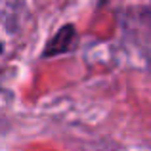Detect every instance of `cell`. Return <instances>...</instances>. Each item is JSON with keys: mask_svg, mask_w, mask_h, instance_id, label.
Returning <instances> with one entry per match:
<instances>
[{"mask_svg": "<svg viewBox=\"0 0 151 151\" xmlns=\"http://www.w3.org/2000/svg\"><path fill=\"white\" fill-rule=\"evenodd\" d=\"M75 40V29L71 25H65L54 38L50 40L48 48H46L44 55H54V54H61V52H67L73 46Z\"/></svg>", "mask_w": 151, "mask_h": 151, "instance_id": "6da1fadb", "label": "cell"}]
</instances>
